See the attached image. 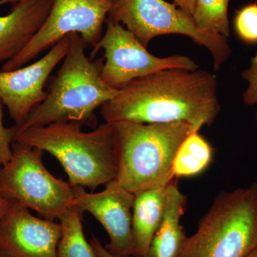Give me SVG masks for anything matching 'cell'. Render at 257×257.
<instances>
[{"mask_svg": "<svg viewBox=\"0 0 257 257\" xmlns=\"http://www.w3.org/2000/svg\"><path fill=\"white\" fill-rule=\"evenodd\" d=\"M220 110L216 76L184 69H165L135 79L100 108L105 122L183 121L194 132L211 126Z\"/></svg>", "mask_w": 257, "mask_h": 257, "instance_id": "6da1fadb", "label": "cell"}, {"mask_svg": "<svg viewBox=\"0 0 257 257\" xmlns=\"http://www.w3.org/2000/svg\"><path fill=\"white\" fill-rule=\"evenodd\" d=\"M68 36V52L47 90L46 98L22 124L14 125L15 137L28 128L60 121H76L96 128L94 111L119 92L101 79L102 59L92 61L87 57V45L79 34Z\"/></svg>", "mask_w": 257, "mask_h": 257, "instance_id": "7a4b0ae2", "label": "cell"}, {"mask_svg": "<svg viewBox=\"0 0 257 257\" xmlns=\"http://www.w3.org/2000/svg\"><path fill=\"white\" fill-rule=\"evenodd\" d=\"M76 121H60L25 130L15 142L47 152L55 157L72 187L94 191L115 180L117 147L112 123L104 122L90 132Z\"/></svg>", "mask_w": 257, "mask_h": 257, "instance_id": "3957f363", "label": "cell"}, {"mask_svg": "<svg viewBox=\"0 0 257 257\" xmlns=\"http://www.w3.org/2000/svg\"><path fill=\"white\" fill-rule=\"evenodd\" d=\"M110 123V122H109ZM116 137L118 170L115 181L135 194L167 187L172 179L179 147L192 126L183 121L167 124L112 122Z\"/></svg>", "mask_w": 257, "mask_h": 257, "instance_id": "277c9868", "label": "cell"}, {"mask_svg": "<svg viewBox=\"0 0 257 257\" xmlns=\"http://www.w3.org/2000/svg\"><path fill=\"white\" fill-rule=\"evenodd\" d=\"M257 247V182L218 194L179 257H244Z\"/></svg>", "mask_w": 257, "mask_h": 257, "instance_id": "5b68a950", "label": "cell"}, {"mask_svg": "<svg viewBox=\"0 0 257 257\" xmlns=\"http://www.w3.org/2000/svg\"><path fill=\"white\" fill-rule=\"evenodd\" d=\"M13 155L0 167V197L59 220L75 206L73 187L47 170L44 152L14 142Z\"/></svg>", "mask_w": 257, "mask_h": 257, "instance_id": "8992f818", "label": "cell"}, {"mask_svg": "<svg viewBox=\"0 0 257 257\" xmlns=\"http://www.w3.org/2000/svg\"><path fill=\"white\" fill-rule=\"evenodd\" d=\"M107 20L124 25L147 48L152 39L165 35H181L207 48L219 69L231 55L226 37L199 30L192 15L165 0H112Z\"/></svg>", "mask_w": 257, "mask_h": 257, "instance_id": "52a82bcc", "label": "cell"}, {"mask_svg": "<svg viewBox=\"0 0 257 257\" xmlns=\"http://www.w3.org/2000/svg\"><path fill=\"white\" fill-rule=\"evenodd\" d=\"M111 5L112 0H52L50 14L40 31L16 57L3 64L0 72L24 67L69 34H79L87 47H95Z\"/></svg>", "mask_w": 257, "mask_h": 257, "instance_id": "ba28073f", "label": "cell"}, {"mask_svg": "<svg viewBox=\"0 0 257 257\" xmlns=\"http://www.w3.org/2000/svg\"><path fill=\"white\" fill-rule=\"evenodd\" d=\"M105 23L106 31L93 47L90 59L104 49L105 62L101 68V77L112 89L120 90L135 79L165 69L195 71L198 69L196 62L187 56L158 57L152 55L121 24L107 20Z\"/></svg>", "mask_w": 257, "mask_h": 257, "instance_id": "9c48e42d", "label": "cell"}, {"mask_svg": "<svg viewBox=\"0 0 257 257\" xmlns=\"http://www.w3.org/2000/svg\"><path fill=\"white\" fill-rule=\"evenodd\" d=\"M69 48L67 35L36 62L10 72H0V99L15 124H22L45 100L47 95L44 89L45 84Z\"/></svg>", "mask_w": 257, "mask_h": 257, "instance_id": "30bf717a", "label": "cell"}, {"mask_svg": "<svg viewBox=\"0 0 257 257\" xmlns=\"http://www.w3.org/2000/svg\"><path fill=\"white\" fill-rule=\"evenodd\" d=\"M74 204L82 212L87 211L99 221L109 236L108 251L116 257L133 254L132 219L135 194L116 181L105 185L101 192H88L73 187Z\"/></svg>", "mask_w": 257, "mask_h": 257, "instance_id": "8fae6325", "label": "cell"}, {"mask_svg": "<svg viewBox=\"0 0 257 257\" xmlns=\"http://www.w3.org/2000/svg\"><path fill=\"white\" fill-rule=\"evenodd\" d=\"M56 221L13 202L0 221V251L6 257H57L62 226Z\"/></svg>", "mask_w": 257, "mask_h": 257, "instance_id": "7c38bea8", "label": "cell"}, {"mask_svg": "<svg viewBox=\"0 0 257 257\" xmlns=\"http://www.w3.org/2000/svg\"><path fill=\"white\" fill-rule=\"evenodd\" d=\"M52 0H20L10 14L0 16V63L16 57L40 31Z\"/></svg>", "mask_w": 257, "mask_h": 257, "instance_id": "4fadbf2b", "label": "cell"}, {"mask_svg": "<svg viewBox=\"0 0 257 257\" xmlns=\"http://www.w3.org/2000/svg\"><path fill=\"white\" fill-rule=\"evenodd\" d=\"M187 205V197L174 179L166 188L165 214L152 238L145 257H179L188 236L181 219Z\"/></svg>", "mask_w": 257, "mask_h": 257, "instance_id": "5bb4252c", "label": "cell"}, {"mask_svg": "<svg viewBox=\"0 0 257 257\" xmlns=\"http://www.w3.org/2000/svg\"><path fill=\"white\" fill-rule=\"evenodd\" d=\"M166 188L155 187L135 194L132 219L133 256L146 255L165 214Z\"/></svg>", "mask_w": 257, "mask_h": 257, "instance_id": "9a60e30c", "label": "cell"}, {"mask_svg": "<svg viewBox=\"0 0 257 257\" xmlns=\"http://www.w3.org/2000/svg\"><path fill=\"white\" fill-rule=\"evenodd\" d=\"M212 147L199 132H192L179 147L173 163L175 178H191L207 170L213 160Z\"/></svg>", "mask_w": 257, "mask_h": 257, "instance_id": "2e32d148", "label": "cell"}, {"mask_svg": "<svg viewBox=\"0 0 257 257\" xmlns=\"http://www.w3.org/2000/svg\"><path fill=\"white\" fill-rule=\"evenodd\" d=\"M82 214L74 206L59 219L62 237L57 248V257H96L94 248L84 236Z\"/></svg>", "mask_w": 257, "mask_h": 257, "instance_id": "e0dca14e", "label": "cell"}, {"mask_svg": "<svg viewBox=\"0 0 257 257\" xmlns=\"http://www.w3.org/2000/svg\"><path fill=\"white\" fill-rule=\"evenodd\" d=\"M230 0H195L192 17L199 30L229 38Z\"/></svg>", "mask_w": 257, "mask_h": 257, "instance_id": "ac0fdd59", "label": "cell"}, {"mask_svg": "<svg viewBox=\"0 0 257 257\" xmlns=\"http://www.w3.org/2000/svg\"><path fill=\"white\" fill-rule=\"evenodd\" d=\"M234 27L241 41L251 45L257 44V3L245 5L236 12Z\"/></svg>", "mask_w": 257, "mask_h": 257, "instance_id": "d6986e66", "label": "cell"}, {"mask_svg": "<svg viewBox=\"0 0 257 257\" xmlns=\"http://www.w3.org/2000/svg\"><path fill=\"white\" fill-rule=\"evenodd\" d=\"M3 103L0 99V167L5 165L13 155L12 145L15 142L14 126L5 127L3 124Z\"/></svg>", "mask_w": 257, "mask_h": 257, "instance_id": "ffe728a7", "label": "cell"}, {"mask_svg": "<svg viewBox=\"0 0 257 257\" xmlns=\"http://www.w3.org/2000/svg\"><path fill=\"white\" fill-rule=\"evenodd\" d=\"M241 77L248 83L247 89L243 94V100L247 105H254L257 104V52L251 57L249 67L241 72ZM256 121L257 122V112Z\"/></svg>", "mask_w": 257, "mask_h": 257, "instance_id": "44dd1931", "label": "cell"}, {"mask_svg": "<svg viewBox=\"0 0 257 257\" xmlns=\"http://www.w3.org/2000/svg\"><path fill=\"white\" fill-rule=\"evenodd\" d=\"M89 242L94 248L96 257H116L109 252L106 246H103L97 238L93 237Z\"/></svg>", "mask_w": 257, "mask_h": 257, "instance_id": "7402d4cb", "label": "cell"}, {"mask_svg": "<svg viewBox=\"0 0 257 257\" xmlns=\"http://www.w3.org/2000/svg\"><path fill=\"white\" fill-rule=\"evenodd\" d=\"M173 2L180 9L192 15L195 0H173Z\"/></svg>", "mask_w": 257, "mask_h": 257, "instance_id": "603a6c76", "label": "cell"}, {"mask_svg": "<svg viewBox=\"0 0 257 257\" xmlns=\"http://www.w3.org/2000/svg\"><path fill=\"white\" fill-rule=\"evenodd\" d=\"M12 204H13V201L0 197V221L9 209Z\"/></svg>", "mask_w": 257, "mask_h": 257, "instance_id": "cb8c5ba5", "label": "cell"}, {"mask_svg": "<svg viewBox=\"0 0 257 257\" xmlns=\"http://www.w3.org/2000/svg\"><path fill=\"white\" fill-rule=\"evenodd\" d=\"M20 1V0H0V5L7 4V3H11L14 5Z\"/></svg>", "mask_w": 257, "mask_h": 257, "instance_id": "d4e9b609", "label": "cell"}, {"mask_svg": "<svg viewBox=\"0 0 257 257\" xmlns=\"http://www.w3.org/2000/svg\"><path fill=\"white\" fill-rule=\"evenodd\" d=\"M244 257H257V247L252 250L251 252L248 253Z\"/></svg>", "mask_w": 257, "mask_h": 257, "instance_id": "484cf974", "label": "cell"}, {"mask_svg": "<svg viewBox=\"0 0 257 257\" xmlns=\"http://www.w3.org/2000/svg\"><path fill=\"white\" fill-rule=\"evenodd\" d=\"M0 257H6L5 256L4 254H3V253L1 252V251H0Z\"/></svg>", "mask_w": 257, "mask_h": 257, "instance_id": "4316f807", "label": "cell"}]
</instances>
